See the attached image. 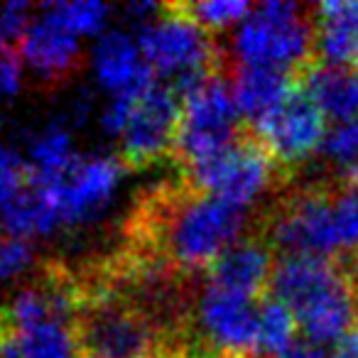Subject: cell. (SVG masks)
Segmentation results:
<instances>
[{"label":"cell","mask_w":358,"mask_h":358,"mask_svg":"<svg viewBox=\"0 0 358 358\" xmlns=\"http://www.w3.org/2000/svg\"><path fill=\"white\" fill-rule=\"evenodd\" d=\"M231 50L243 66L299 74L314 62V13L287 0L260 3L236 25Z\"/></svg>","instance_id":"cell-4"},{"label":"cell","mask_w":358,"mask_h":358,"mask_svg":"<svg viewBox=\"0 0 358 358\" xmlns=\"http://www.w3.org/2000/svg\"><path fill=\"white\" fill-rule=\"evenodd\" d=\"M338 182H341L346 189H351V192H356V194H358V162L351 164L348 169H343V174L338 177Z\"/></svg>","instance_id":"cell-31"},{"label":"cell","mask_w":358,"mask_h":358,"mask_svg":"<svg viewBox=\"0 0 358 358\" xmlns=\"http://www.w3.org/2000/svg\"><path fill=\"white\" fill-rule=\"evenodd\" d=\"M241 120L243 118L236 106L231 81L224 79V69L201 79L182 96V118L174 143L179 169L204 162L229 148L245 130Z\"/></svg>","instance_id":"cell-7"},{"label":"cell","mask_w":358,"mask_h":358,"mask_svg":"<svg viewBox=\"0 0 358 358\" xmlns=\"http://www.w3.org/2000/svg\"><path fill=\"white\" fill-rule=\"evenodd\" d=\"M314 13V59L358 66V0H327Z\"/></svg>","instance_id":"cell-15"},{"label":"cell","mask_w":358,"mask_h":358,"mask_svg":"<svg viewBox=\"0 0 358 358\" xmlns=\"http://www.w3.org/2000/svg\"><path fill=\"white\" fill-rule=\"evenodd\" d=\"M351 270H353V278H356V285H358V253L353 255V260H351Z\"/></svg>","instance_id":"cell-33"},{"label":"cell","mask_w":358,"mask_h":358,"mask_svg":"<svg viewBox=\"0 0 358 358\" xmlns=\"http://www.w3.org/2000/svg\"><path fill=\"white\" fill-rule=\"evenodd\" d=\"M59 229V219H57L50 199L35 182H27L25 189L6 209H0V231L13 238L32 241L52 236Z\"/></svg>","instance_id":"cell-17"},{"label":"cell","mask_w":358,"mask_h":358,"mask_svg":"<svg viewBox=\"0 0 358 358\" xmlns=\"http://www.w3.org/2000/svg\"><path fill=\"white\" fill-rule=\"evenodd\" d=\"M299 86L297 74L282 69H268V66H243L238 64L231 79L236 106L241 118L250 120V128L268 118L278 106L289 99Z\"/></svg>","instance_id":"cell-16"},{"label":"cell","mask_w":358,"mask_h":358,"mask_svg":"<svg viewBox=\"0 0 358 358\" xmlns=\"http://www.w3.org/2000/svg\"><path fill=\"white\" fill-rule=\"evenodd\" d=\"M79 159L69 128L62 123H50L35 133L27 150V169L32 179L62 177Z\"/></svg>","instance_id":"cell-18"},{"label":"cell","mask_w":358,"mask_h":358,"mask_svg":"<svg viewBox=\"0 0 358 358\" xmlns=\"http://www.w3.org/2000/svg\"><path fill=\"white\" fill-rule=\"evenodd\" d=\"M329 358H358V322L351 327V331L334 346Z\"/></svg>","instance_id":"cell-30"},{"label":"cell","mask_w":358,"mask_h":358,"mask_svg":"<svg viewBox=\"0 0 358 358\" xmlns=\"http://www.w3.org/2000/svg\"><path fill=\"white\" fill-rule=\"evenodd\" d=\"M150 358H187V353L182 346H172V348H164V351L155 353V356H150Z\"/></svg>","instance_id":"cell-32"},{"label":"cell","mask_w":358,"mask_h":358,"mask_svg":"<svg viewBox=\"0 0 358 358\" xmlns=\"http://www.w3.org/2000/svg\"><path fill=\"white\" fill-rule=\"evenodd\" d=\"M275 270V248L263 234H250L224 250L206 270V285L260 302L268 297Z\"/></svg>","instance_id":"cell-12"},{"label":"cell","mask_w":358,"mask_h":358,"mask_svg":"<svg viewBox=\"0 0 358 358\" xmlns=\"http://www.w3.org/2000/svg\"><path fill=\"white\" fill-rule=\"evenodd\" d=\"M50 8L76 37L101 35L110 15V8L99 0H66V3H55Z\"/></svg>","instance_id":"cell-22"},{"label":"cell","mask_w":358,"mask_h":358,"mask_svg":"<svg viewBox=\"0 0 358 358\" xmlns=\"http://www.w3.org/2000/svg\"><path fill=\"white\" fill-rule=\"evenodd\" d=\"M140 96V94H138ZM138 96H110V101L106 103L103 113H101V125H103L106 133L120 135L130 118V110Z\"/></svg>","instance_id":"cell-28"},{"label":"cell","mask_w":358,"mask_h":358,"mask_svg":"<svg viewBox=\"0 0 358 358\" xmlns=\"http://www.w3.org/2000/svg\"><path fill=\"white\" fill-rule=\"evenodd\" d=\"M297 319L292 309L275 297H263L258 302V324H255V356L275 358L280 351L297 338Z\"/></svg>","instance_id":"cell-20"},{"label":"cell","mask_w":358,"mask_h":358,"mask_svg":"<svg viewBox=\"0 0 358 358\" xmlns=\"http://www.w3.org/2000/svg\"><path fill=\"white\" fill-rule=\"evenodd\" d=\"M81 289L84 299L71 322L81 358H150L179 346L174 334L128 294L86 280Z\"/></svg>","instance_id":"cell-3"},{"label":"cell","mask_w":358,"mask_h":358,"mask_svg":"<svg viewBox=\"0 0 358 358\" xmlns=\"http://www.w3.org/2000/svg\"><path fill=\"white\" fill-rule=\"evenodd\" d=\"M263 236L282 255L351 263L358 253V194L338 179L302 187L268 216Z\"/></svg>","instance_id":"cell-2"},{"label":"cell","mask_w":358,"mask_h":358,"mask_svg":"<svg viewBox=\"0 0 358 358\" xmlns=\"http://www.w3.org/2000/svg\"><path fill=\"white\" fill-rule=\"evenodd\" d=\"M25 81V64L17 52H0V94L17 96Z\"/></svg>","instance_id":"cell-27"},{"label":"cell","mask_w":358,"mask_h":358,"mask_svg":"<svg viewBox=\"0 0 358 358\" xmlns=\"http://www.w3.org/2000/svg\"><path fill=\"white\" fill-rule=\"evenodd\" d=\"M94 76L110 96H138L155 84V71L145 62L138 40L123 30L103 32L91 52Z\"/></svg>","instance_id":"cell-13"},{"label":"cell","mask_w":358,"mask_h":358,"mask_svg":"<svg viewBox=\"0 0 358 358\" xmlns=\"http://www.w3.org/2000/svg\"><path fill=\"white\" fill-rule=\"evenodd\" d=\"M285 174L287 172L275 162L265 145L248 133V128L221 152L199 164L179 169V177L187 185L241 209H248L273 187H278Z\"/></svg>","instance_id":"cell-6"},{"label":"cell","mask_w":358,"mask_h":358,"mask_svg":"<svg viewBox=\"0 0 358 358\" xmlns=\"http://www.w3.org/2000/svg\"><path fill=\"white\" fill-rule=\"evenodd\" d=\"M22 64L47 86H59L69 81L84 64L81 37H76L50 6L35 13L20 47H17Z\"/></svg>","instance_id":"cell-11"},{"label":"cell","mask_w":358,"mask_h":358,"mask_svg":"<svg viewBox=\"0 0 358 358\" xmlns=\"http://www.w3.org/2000/svg\"><path fill=\"white\" fill-rule=\"evenodd\" d=\"M319 152L331 164H338L341 169H348L358 162V118L331 123L327 128Z\"/></svg>","instance_id":"cell-24"},{"label":"cell","mask_w":358,"mask_h":358,"mask_svg":"<svg viewBox=\"0 0 358 358\" xmlns=\"http://www.w3.org/2000/svg\"><path fill=\"white\" fill-rule=\"evenodd\" d=\"M40 268V255L32 241L0 234V285H15Z\"/></svg>","instance_id":"cell-23"},{"label":"cell","mask_w":358,"mask_h":358,"mask_svg":"<svg viewBox=\"0 0 358 358\" xmlns=\"http://www.w3.org/2000/svg\"><path fill=\"white\" fill-rule=\"evenodd\" d=\"M182 96L169 81H155L135 99L130 118L120 133V162L125 169H145L174 155Z\"/></svg>","instance_id":"cell-9"},{"label":"cell","mask_w":358,"mask_h":358,"mask_svg":"<svg viewBox=\"0 0 358 358\" xmlns=\"http://www.w3.org/2000/svg\"><path fill=\"white\" fill-rule=\"evenodd\" d=\"M302 91L331 123L358 118V66L309 62L297 74Z\"/></svg>","instance_id":"cell-14"},{"label":"cell","mask_w":358,"mask_h":358,"mask_svg":"<svg viewBox=\"0 0 358 358\" xmlns=\"http://www.w3.org/2000/svg\"><path fill=\"white\" fill-rule=\"evenodd\" d=\"M248 209L199 192L179 177L140 196L125 224L123 253L179 278L206 273L243 238Z\"/></svg>","instance_id":"cell-1"},{"label":"cell","mask_w":358,"mask_h":358,"mask_svg":"<svg viewBox=\"0 0 358 358\" xmlns=\"http://www.w3.org/2000/svg\"><path fill=\"white\" fill-rule=\"evenodd\" d=\"M275 358H329L324 346H317L309 338H294L285 351H280Z\"/></svg>","instance_id":"cell-29"},{"label":"cell","mask_w":358,"mask_h":358,"mask_svg":"<svg viewBox=\"0 0 358 358\" xmlns=\"http://www.w3.org/2000/svg\"><path fill=\"white\" fill-rule=\"evenodd\" d=\"M128 172L120 157L89 155L81 157L55 179H32L47 194L62 229L81 226L110 204L123 174Z\"/></svg>","instance_id":"cell-8"},{"label":"cell","mask_w":358,"mask_h":358,"mask_svg":"<svg viewBox=\"0 0 358 358\" xmlns=\"http://www.w3.org/2000/svg\"><path fill=\"white\" fill-rule=\"evenodd\" d=\"M250 133L265 145L275 162L285 172H289L294 164L319 152L324 133H327V118L304 94L302 86H297L289 94V99L278 106L268 118L255 123Z\"/></svg>","instance_id":"cell-10"},{"label":"cell","mask_w":358,"mask_h":358,"mask_svg":"<svg viewBox=\"0 0 358 358\" xmlns=\"http://www.w3.org/2000/svg\"><path fill=\"white\" fill-rule=\"evenodd\" d=\"M135 40L150 69L169 76L179 96L221 71V52L214 35L174 10L172 3L157 6V15L140 27Z\"/></svg>","instance_id":"cell-5"},{"label":"cell","mask_w":358,"mask_h":358,"mask_svg":"<svg viewBox=\"0 0 358 358\" xmlns=\"http://www.w3.org/2000/svg\"><path fill=\"white\" fill-rule=\"evenodd\" d=\"M32 20L35 8L27 0H10L0 6V52H17Z\"/></svg>","instance_id":"cell-25"},{"label":"cell","mask_w":358,"mask_h":358,"mask_svg":"<svg viewBox=\"0 0 358 358\" xmlns=\"http://www.w3.org/2000/svg\"><path fill=\"white\" fill-rule=\"evenodd\" d=\"M250 358H263V356H250Z\"/></svg>","instance_id":"cell-34"},{"label":"cell","mask_w":358,"mask_h":358,"mask_svg":"<svg viewBox=\"0 0 358 358\" xmlns=\"http://www.w3.org/2000/svg\"><path fill=\"white\" fill-rule=\"evenodd\" d=\"M174 10H179L182 15H187L189 20H194L199 27H204L206 32H221L236 27L245 15L250 13L248 3L241 0H201V3H172Z\"/></svg>","instance_id":"cell-21"},{"label":"cell","mask_w":358,"mask_h":358,"mask_svg":"<svg viewBox=\"0 0 358 358\" xmlns=\"http://www.w3.org/2000/svg\"><path fill=\"white\" fill-rule=\"evenodd\" d=\"M13 334L17 338L20 358H81L74 327L64 319H50Z\"/></svg>","instance_id":"cell-19"},{"label":"cell","mask_w":358,"mask_h":358,"mask_svg":"<svg viewBox=\"0 0 358 358\" xmlns=\"http://www.w3.org/2000/svg\"><path fill=\"white\" fill-rule=\"evenodd\" d=\"M30 182L27 162L13 148L0 143V209H6Z\"/></svg>","instance_id":"cell-26"}]
</instances>
